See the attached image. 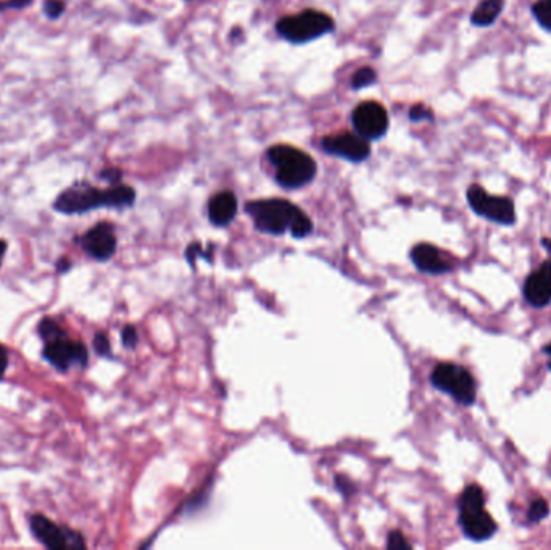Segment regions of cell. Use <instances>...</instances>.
Listing matches in <instances>:
<instances>
[{"instance_id":"cell-17","label":"cell","mask_w":551,"mask_h":550,"mask_svg":"<svg viewBox=\"0 0 551 550\" xmlns=\"http://www.w3.org/2000/svg\"><path fill=\"white\" fill-rule=\"evenodd\" d=\"M532 15L545 31H551V0H537L532 5Z\"/></svg>"},{"instance_id":"cell-27","label":"cell","mask_w":551,"mask_h":550,"mask_svg":"<svg viewBox=\"0 0 551 550\" xmlns=\"http://www.w3.org/2000/svg\"><path fill=\"white\" fill-rule=\"evenodd\" d=\"M336 486L344 495H349L353 491V483L345 476H336Z\"/></svg>"},{"instance_id":"cell-20","label":"cell","mask_w":551,"mask_h":550,"mask_svg":"<svg viewBox=\"0 0 551 550\" xmlns=\"http://www.w3.org/2000/svg\"><path fill=\"white\" fill-rule=\"evenodd\" d=\"M42 10L50 20H58L65 12V2L64 0H44Z\"/></svg>"},{"instance_id":"cell-3","label":"cell","mask_w":551,"mask_h":550,"mask_svg":"<svg viewBox=\"0 0 551 550\" xmlns=\"http://www.w3.org/2000/svg\"><path fill=\"white\" fill-rule=\"evenodd\" d=\"M460 527L472 541H487L498 531L495 519L486 511V495L478 485L466 487L458 501Z\"/></svg>"},{"instance_id":"cell-25","label":"cell","mask_w":551,"mask_h":550,"mask_svg":"<svg viewBox=\"0 0 551 550\" xmlns=\"http://www.w3.org/2000/svg\"><path fill=\"white\" fill-rule=\"evenodd\" d=\"M32 0H0V12L4 10H20V8L30 7Z\"/></svg>"},{"instance_id":"cell-5","label":"cell","mask_w":551,"mask_h":550,"mask_svg":"<svg viewBox=\"0 0 551 550\" xmlns=\"http://www.w3.org/2000/svg\"><path fill=\"white\" fill-rule=\"evenodd\" d=\"M278 32L290 42H308L334 30L332 18L318 10H305L294 16H286L278 23Z\"/></svg>"},{"instance_id":"cell-30","label":"cell","mask_w":551,"mask_h":550,"mask_svg":"<svg viewBox=\"0 0 551 550\" xmlns=\"http://www.w3.org/2000/svg\"><path fill=\"white\" fill-rule=\"evenodd\" d=\"M70 266H72V262H68V260L65 258V260H60V262H58V265H56V270L60 273L66 272Z\"/></svg>"},{"instance_id":"cell-2","label":"cell","mask_w":551,"mask_h":550,"mask_svg":"<svg viewBox=\"0 0 551 550\" xmlns=\"http://www.w3.org/2000/svg\"><path fill=\"white\" fill-rule=\"evenodd\" d=\"M245 210L252 216L258 231L274 236L290 231L298 240L312 234V220L288 200H254L247 204Z\"/></svg>"},{"instance_id":"cell-31","label":"cell","mask_w":551,"mask_h":550,"mask_svg":"<svg viewBox=\"0 0 551 550\" xmlns=\"http://www.w3.org/2000/svg\"><path fill=\"white\" fill-rule=\"evenodd\" d=\"M5 252H7V242H5V240H0V265H2V260H4V257H5Z\"/></svg>"},{"instance_id":"cell-11","label":"cell","mask_w":551,"mask_h":550,"mask_svg":"<svg viewBox=\"0 0 551 550\" xmlns=\"http://www.w3.org/2000/svg\"><path fill=\"white\" fill-rule=\"evenodd\" d=\"M81 248L97 262H107L116 250V234L110 223H99L80 240Z\"/></svg>"},{"instance_id":"cell-4","label":"cell","mask_w":551,"mask_h":550,"mask_svg":"<svg viewBox=\"0 0 551 550\" xmlns=\"http://www.w3.org/2000/svg\"><path fill=\"white\" fill-rule=\"evenodd\" d=\"M268 159L276 167V179L282 188H302L316 175L314 160L296 147L274 145L268 152Z\"/></svg>"},{"instance_id":"cell-21","label":"cell","mask_w":551,"mask_h":550,"mask_svg":"<svg viewBox=\"0 0 551 550\" xmlns=\"http://www.w3.org/2000/svg\"><path fill=\"white\" fill-rule=\"evenodd\" d=\"M94 349L100 357H108V359L112 357V345L105 333H97L94 337Z\"/></svg>"},{"instance_id":"cell-8","label":"cell","mask_w":551,"mask_h":550,"mask_svg":"<svg viewBox=\"0 0 551 550\" xmlns=\"http://www.w3.org/2000/svg\"><path fill=\"white\" fill-rule=\"evenodd\" d=\"M468 202L478 215L487 218L494 223L510 226L516 222V212L512 200L508 197L490 196L479 184H472L468 189Z\"/></svg>"},{"instance_id":"cell-6","label":"cell","mask_w":551,"mask_h":550,"mask_svg":"<svg viewBox=\"0 0 551 550\" xmlns=\"http://www.w3.org/2000/svg\"><path fill=\"white\" fill-rule=\"evenodd\" d=\"M431 383L439 391L452 396L461 406L469 407L476 402V381L471 373L460 365L440 363L432 371Z\"/></svg>"},{"instance_id":"cell-26","label":"cell","mask_w":551,"mask_h":550,"mask_svg":"<svg viewBox=\"0 0 551 550\" xmlns=\"http://www.w3.org/2000/svg\"><path fill=\"white\" fill-rule=\"evenodd\" d=\"M185 257H187V260L194 264V257H205L207 260H210V250L205 252L200 244H191L189 249L185 250Z\"/></svg>"},{"instance_id":"cell-29","label":"cell","mask_w":551,"mask_h":550,"mask_svg":"<svg viewBox=\"0 0 551 550\" xmlns=\"http://www.w3.org/2000/svg\"><path fill=\"white\" fill-rule=\"evenodd\" d=\"M102 178L107 179L108 183L116 184L120 183L121 173L120 170H105L104 173H102Z\"/></svg>"},{"instance_id":"cell-16","label":"cell","mask_w":551,"mask_h":550,"mask_svg":"<svg viewBox=\"0 0 551 550\" xmlns=\"http://www.w3.org/2000/svg\"><path fill=\"white\" fill-rule=\"evenodd\" d=\"M504 8V0H480L479 5L472 12L471 23L479 28L492 26L502 15Z\"/></svg>"},{"instance_id":"cell-9","label":"cell","mask_w":551,"mask_h":550,"mask_svg":"<svg viewBox=\"0 0 551 550\" xmlns=\"http://www.w3.org/2000/svg\"><path fill=\"white\" fill-rule=\"evenodd\" d=\"M32 535L48 549H86L84 537L70 528L58 527L44 515H32L30 519Z\"/></svg>"},{"instance_id":"cell-19","label":"cell","mask_w":551,"mask_h":550,"mask_svg":"<svg viewBox=\"0 0 551 550\" xmlns=\"http://www.w3.org/2000/svg\"><path fill=\"white\" fill-rule=\"evenodd\" d=\"M548 513H550L548 503L545 502L544 499H537L536 502L532 503L530 509H529V521L538 523V521L547 519Z\"/></svg>"},{"instance_id":"cell-18","label":"cell","mask_w":551,"mask_h":550,"mask_svg":"<svg viewBox=\"0 0 551 550\" xmlns=\"http://www.w3.org/2000/svg\"><path fill=\"white\" fill-rule=\"evenodd\" d=\"M375 78H377V74H375V70L369 68V66H365L353 74L352 86L355 89L366 88V86H371L373 83H375Z\"/></svg>"},{"instance_id":"cell-22","label":"cell","mask_w":551,"mask_h":550,"mask_svg":"<svg viewBox=\"0 0 551 550\" xmlns=\"http://www.w3.org/2000/svg\"><path fill=\"white\" fill-rule=\"evenodd\" d=\"M387 549H411V544L400 531H392L387 539Z\"/></svg>"},{"instance_id":"cell-14","label":"cell","mask_w":551,"mask_h":550,"mask_svg":"<svg viewBox=\"0 0 551 550\" xmlns=\"http://www.w3.org/2000/svg\"><path fill=\"white\" fill-rule=\"evenodd\" d=\"M411 260L419 272L427 275H443L453 268L445 252L434 248L431 244H418L413 248Z\"/></svg>"},{"instance_id":"cell-7","label":"cell","mask_w":551,"mask_h":550,"mask_svg":"<svg viewBox=\"0 0 551 550\" xmlns=\"http://www.w3.org/2000/svg\"><path fill=\"white\" fill-rule=\"evenodd\" d=\"M42 355L52 367L58 371H70L72 368H86L89 362V352L84 344L72 341L66 333L56 336L44 341Z\"/></svg>"},{"instance_id":"cell-10","label":"cell","mask_w":551,"mask_h":550,"mask_svg":"<svg viewBox=\"0 0 551 550\" xmlns=\"http://www.w3.org/2000/svg\"><path fill=\"white\" fill-rule=\"evenodd\" d=\"M353 125L365 139H379L389 128V117L383 105L363 102L353 112Z\"/></svg>"},{"instance_id":"cell-1","label":"cell","mask_w":551,"mask_h":550,"mask_svg":"<svg viewBox=\"0 0 551 550\" xmlns=\"http://www.w3.org/2000/svg\"><path fill=\"white\" fill-rule=\"evenodd\" d=\"M134 200L136 192L129 186L113 184L108 189H97L89 183H74L56 197L54 208L65 215H82L96 208L131 207Z\"/></svg>"},{"instance_id":"cell-12","label":"cell","mask_w":551,"mask_h":550,"mask_svg":"<svg viewBox=\"0 0 551 550\" xmlns=\"http://www.w3.org/2000/svg\"><path fill=\"white\" fill-rule=\"evenodd\" d=\"M323 145H324V151L329 152V153L350 160V162H363L371 153V147H369L366 139L355 136V135L329 136L323 141Z\"/></svg>"},{"instance_id":"cell-32","label":"cell","mask_w":551,"mask_h":550,"mask_svg":"<svg viewBox=\"0 0 551 550\" xmlns=\"http://www.w3.org/2000/svg\"><path fill=\"white\" fill-rule=\"evenodd\" d=\"M544 352L547 354V357H548V368L551 370V343L545 347Z\"/></svg>"},{"instance_id":"cell-24","label":"cell","mask_w":551,"mask_h":550,"mask_svg":"<svg viewBox=\"0 0 551 550\" xmlns=\"http://www.w3.org/2000/svg\"><path fill=\"white\" fill-rule=\"evenodd\" d=\"M409 118L413 121L432 120V110L424 105H415L409 110Z\"/></svg>"},{"instance_id":"cell-15","label":"cell","mask_w":551,"mask_h":550,"mask_svg":"<svg viewBox=\"0 0 551 550\" xmlns=\"http://www.w3.org/2000/svg\"><path fill=\"white\" fill-rule=\"evenodd\" d=\"M236 215H237V199L232 192H220L210 200L208 216L215 226H228Z\"/></svg>"},{"instance_id":"cell-13","label":"cell","mask_w":551,"mask_h":550,"mask_svg":"<svg viewBox=\"0 0 551 550\" xmlns=\"http://www.w3.org/2000/svg\"><path fill=\"white\" fill-rule=\"evenodd\" d=\"M524 299L532 307L542 309L551 302V260L545 262L524 283Z\"/></svg>"},{"instance_id":"cell-23","label":"cell","mask_w":551,"mask_h":550,"mask_svg":"<svg viewBox=\"0 0 551 550\" xmlns=\"http://www.w3.org/2000/svg\"><path fill=\"white\" fill-rule=\"evenodd\" d=\"M121 341H123V344H125L128 349H134L137 341H139L136 327H131V325L123 327V331H121Z\"/></svg>"},{"instance_id":"cell-28","label":"cell","mask_w":551,"mask_h":550,"mask_svg":"<svg viewBox=\"0 0 551 550\" xmlns=\"http://www.w3.org/2000/svg\"><path fill=\"white\" fill-rule=\"evenodd\" d=\"M8 368V352L2 344H0V380H4L5 371Z\"/></svg>"}]
</instances>
